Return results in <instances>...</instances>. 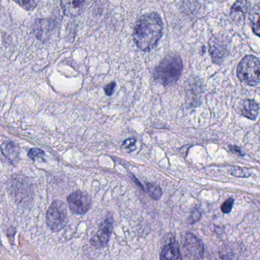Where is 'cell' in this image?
Returning a JSON list of instances; mask_svg holds the SVG:
<instances>
[{
	"label": "cell",
	"mask_w": 260,
	"mask_h": 260,
	"mask_svg": "<svg viewBox=\"0 0 260 260\" xmlns=\"http://www.w3.org/2000/svg\"><path fill=\"white\" fill-rule=\"evenodd\" d=\"M234 203H235V200H234L233 198H230L229 199V200H226V201L221 205V211H222L223 213H230L232 208H233Z\"/></svg>",
	"instance_id": "ac0fdd59"
},
{
	"label": "cell",
	"mask_w": 260,
	"mask_h": 260,
	"mask_svg": "<svg viewBox=\"0 0 260 260\" xmlns=\"http://www.w3.org/2000/svg\"><path fill=\"white\" fill-rule=\"evenodd\" d=\"M259 108L258 104L253 100H245L241 106V114L244 117L255 120L259 114Z\"/></svg>",
	"instance_id": "7c38bea8"
},
{
	"label": "cell",
	"mask_w": 260,
	"mask_h": 260,
	"mask_svg": "<svg viewBox=\"0 0 260 260\" xmlns=\"http://www.w3.org/2000/svg\"><path fill=\"white\" fill-rule=\"evenodd\" d=\"M112 231L113 218L108 217L101 223L99 231L90 241L91 246L95 248H102L106 246L112 235Z\"/></svg>",
	"instance_id": "8992f818"
},
{
	"label": "cell",
	"mask_w": 260,
	"mask_h": 260,
	"mask_svg": "<svg viewBox=\"0 0 260 260\" xmlns=\"http://www.w3.org/2000/svg\"><path fill=\"white\" fill-rule=\"evenodd\" d=\"M17 4L27 11L34 10L41 0H14Z\"/></svg>",
	"instance_id": "e0dca14e"
},
{
	"label": "cell",
	"mask_w": 260,
	"mask_h": 260,
	"mask_svg": "<svg viewBox=\"0 0 260 260\" xmlns=\"http://www.w3.org/2000/svg\"><path fill=\"white\" fill-rule=\"evenodd\" d=\"M63 13L70 18H74L82 13L85 0H60Z\"/></svg>",
	"instance_id": "30bf717a"
},
{
	"label": "cell",
	"mask_w": 260,
	"mask_h": 260,
	"mask_svg": "<svg viewBox=\"0 0 260 260\" xmlns=\"http://www.w3.org/2000/svg\"><path fill=\"white\" fill-rule=\"evenodd\" d=\"M160 260H183L178 243L171 238L164 246L160 252Z\"/></svg>",
	"instance_id": "9c48e42d"
},
{
	"label": "cell",
	"mask_w": 260,
	"mask_h": 260,
	"mask_svg": "<svg viewBox=\"0 0 260 260\" xmlns=\"http://www.w3.org/2000/svg\"><path fill=\"white\" fill-rule=\"evenodd\" d=\"M56 22L52 19H38L34 24V33L38 40L46 41L55 29Z\"/></svg>",
	"instance_id": "ba28073f"
},
{
	"label": "cell",
	"mask_w": 260,
	"mask_h": 260,
	"mask_svg": "<svg viewBox=\"0 0 260 260\" xmlns=\"http://www.w3.org/2000/svg\"><path fill=\"white\" fill-rule=\"evenodd\" d=\"M183 71V61L178 55H167L154 70V78L161 85L175 83Z\"/></svg>",
	"instance_id": "7a4b0ae2"
},
{
	"label": "cell",
	"mask_w": 260,
	"mask_h": 260,
	"mask_svg": "<svg viewBox=\"0 0 260 260\" xmlns=\"http://www.w3.org/2000/svg\"><path fill=\"white\" fill-rule=\"evenodd\" d=\"M136 140L135 139H126V141L123 142L122 147L124 148H132V147L135 146V145H136Z\"/></svg>",
	"instance_id": "7402d4cb"
},
{
	"label": "cell",
	"mask_w": 260,
	"mask_h": 260,
	"mask_svg": "<svg viewBox=\"0 0 260 260\" xmlns=\"http://www.w3.org/2000/svg\"><path fill=\"white\" fill-rule=\"evenodd\" d=\"M3 154L9 160H13L16 157L17 153L16 149L12 143H5L2 147Z\"/></svg>",
	"instance_id": "9a60e30c"
},
{
	"label": "cell",
	"mask_w": 260,
	"mask_h": 260,
	"mask_svg": "<svg viewBox=\"0 0 260 260\" xmlns=\"http://www.w3.org/2000/svg\"><path fill=\"white\" fill-rule=\"evenodd\" d=\"M184 247L187 253L195 259H201L204 253V245L200 238L192 233H186L184 238Z\"/></svg>",
	"instance_id": "52a82bcc"
},
{
	"label": "cell",
	"mask_w": 260,
	"mask_h": 260,
	"mask_svg": "<svg viewBox=\"0 0 260 260\" xmlns=\"http://www.w3.org/2000/svg\"><path fill=\"white\" fill-rule=\"evenodd\" d=\"M115 82H112V83H110L109 85H106V86L105 87V94L108 96L112 95L114 89H115Z\"/></svg>",
	"instance_id": "44dd1931"
},
{
	"label": "cell",
	"mask_w": 260,
	"mask_h": 260,
	"mask_svg": "<svg viewBox=\"0 0 260 260\" xmlns=\"http://www.w3.org/2000/svg\"><path fill=\"white\" fill-rule=\"evenodd\" d=\"M249 6H250V4L247 0L237 1L232 6V12H231V15L233 19L238 21L239 18H244V15L248 11Z\"/></svg>",
	"instance_id": "4fadbf2b"
},
{
	"label": "cell",
	"mask_w": 260,
	"mask_h": 260,
	"mask_svg": "<svg viewBox=\"0 0 260 260\" xmlns=\"http://www.w3.org/2000/svg\"><path fill=\"white\" fill-rule=\"evenodd\" d=\"M200 218H201V214L199 212V210H197V209H193L192 213H191L190 217L189 218V222L190 223V224H193V223L199 221Z\"/></svg>",
	"instance_id": "ffe728a7"
},
{
	"label": "cell",
	"mask_w": 260,
	"mask_h": 260,
	"mask_svg": "<svg viewBox=\"0 0 260 260\" xmlns=\"http://www.w3.org/2000/svg\"><path fill=\"white\" fill-rule=\"evenodd\" d=\"M211 56H212L213 62L220 63L222 62L225 57L227 50L224 44L217 39H213L210 42V48H209Z\"/></svg>",
	"instance_id": "8fae6325"
},
{
	"label": "cell",
	"mask_w": 260,
	"mask_h": 260,
	"mask_svg": "<svg viewBox=\"0 0 260 260\" xmlns=\"http://www.w3.org/2000/svg\"><path fill=\"white\" fill-rule=\"evenodd\" d=\"M163 35V22L158 14L151 12L142 15L135 26L133 39L142 51H149L156 47Z\"/></svg>",
	"instance_id": "6da1fadb"
},
{
	"label": "cell",
	"mask_w": 260,
	"mask_h": 260,
	"mask_svg": "<svg viewBox=\"0 0 260 260\" xmlns=\"http://www.w3.org/2000/svg\"><path fill=\"white\" fill-rule=\"evenodd\" d=\"M47 223L50 230L59 232L68 223L67 206L60 200H55L49 208L47 213Z\"/></svg>",
	"instance_id": "277c9868"
},
{
	"label": "cell",
	"mask_w": 260,
	"mask_h": 260,
	"mask_svg": "<svg viewBox=\"0 0 260 260\" xmlns=\"http://www.w3.org/2000/svg\"><path fill=\"white\" fill-rule=\"evenodd\" d=\"M44 154V151L42 150L39 149V148H32V149L28 151V156L31 159L37 158V157H40V156H42Z\"/></svg>",
	"instance_id": "d6986e66"
},
{
	"label": "cell",
	"mask_w": 260,
	"mask_h": 260,
	"mask_svg": "<svg viewBox=\"0 0 260 260\" xmlns=\"http://www.w3.org/2000/svg\"><path fill=\"white\" fill-rule=\"evenodd\" d=\"M237 74L241 82L250 86L260 83V60L256 56L249 55L243 58L237 69Z\"/></svg>",
	"instance_id": "3957f363"
},
{
	"label": "cell",
	"mask_w": 260,
	"mask_h": 260,
	"mask_svg": "<svg viewBox=\"0 0 260 260\" xmlns=\"http://www.w3.org/2000/svg\"><path fill=\"white\" fill-rule=\"evenodd\" d=\"M147 190L148 194L153 200H158L161 197L162 191L160 186L154 183H148L147 184Z\"/></svg>",
	"instance_id": "2e32d148"
},
{
	"label": "cell",
	"mask_w": 260,
	"mask_h": 260,
	"mask_svg": "<svg viewBox=\"0 0 260 260\" xmlns=\"http://www.w3.org/2000/svg\"><path fill=\"white\" fill-rule=\"evenodd\" d=\"M229 148H230L231 151H232L234 154H237L241 156L244 155V153L241 151V148H240L239 147L236 146V145H230Z\"/></svg>",
	"instance_id": "603a6c76"
},
{
	"label": "cell",
	"mask_w": 260,
	"mask_h": 260,
	"mask_svg": "<svg viewBox=\"0 0 260 260\" xmlns=\"http://www.w3.org/2000/svg\"><path fill=\"white\" fill-rule=\"evenodd\" d=\"M67 203L73 213L82 215L90 209L91 199L87 192L78 190L69 196Z\"/></svg>",
	"instance_id": "5b68a950"
},
{
	"label": "cell",
	"mask_w": 260,
	"mask_h": 260,
	"mask_svg": "<svg viewBox=\"0 0 260 260\" xmlns=\"http://www.w3.org/2000/svg\"><path fill=\"white\" fill-rule=\"evenodd\" d=\"M250 24L253 32L260 38V6L252 9L250 14Z\"/></svg>",
	"instance_id": "5bb4252c"
}]
</instances>
